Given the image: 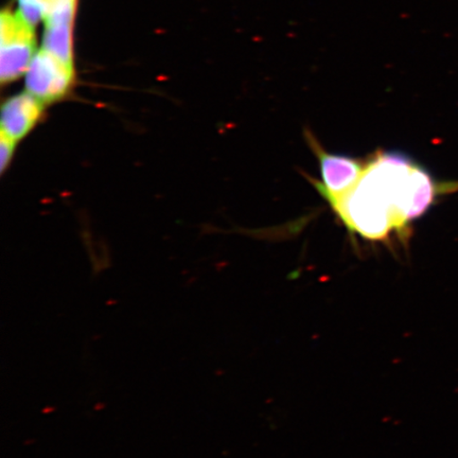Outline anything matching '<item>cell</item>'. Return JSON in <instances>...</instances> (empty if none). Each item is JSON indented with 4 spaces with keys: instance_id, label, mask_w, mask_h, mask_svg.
I'll list each match as a JSON object with an SVG mask.
<instances>
[{
    "instance_id": "obj_5",
    "label": "cell",
    "mask_w": 458,
    "mask_h": 458,
    "mask_svg": "<svg viewBox=\"0 0 458 458\" xmlns=\"http://www.w3.org/2000/svg\"><path fill=\"white\" fill-rule=\"evenodd\" d=\"M45 105L28 91L11 97L2 108V133L17 142L42 119Z\"/></svg>"
},
{
    "instance_id": "obj_2",
    "label": "cell",
    "mask_w": 458,
    "mask_h": 458,
    "mask_svg": "<svg viewBox=\"0 0 458 458\" xmlns=\"http://www.w3.org/2000/svg\"><path fill=\"white\" fill-rule=\"evenodd\" d=\"M33 28L20 11L15 13L10 10L3 11L0 16V80L3 85L24 76L30 66L36 55Z\"/></svg>"
},
{
    "instance_id": "obj_6",
    "label": "cell",
    "mask_w": 458,
    "mask_h": 458,
    "mask_svg": "<svg viewBox=\"0 0 458 458\" xmlns=\"http://www.w3.org/2000/svg\"><path fill=\"white\" fill-rule=\"evenodd\" d=\"M77 2L63 4L46 17L42 49L73 65L72 29Z\"/></svg>"
},
{
    "instance_id": "obj_1",
    "label": "cell",
    "mask_w": 458,
    "mask_h": 458,
    "mask_svg": "<svg viewBox=\"0 0 458 458\" xmlns=\"http://www.w3.org/2000/svg\"><path fill=\"white\" fill-rule=\"evenodd\" d=\"M442 194V182L405 154L377 152L356 186L327 200L348 229L382 242L394 231L408 233Z\"/></svg>"
},
{
    "instance_id": "obj_4",
    "label": "cell",
    "mask_w": 458,
    "mask_h": 458,
    "mask_svg": "<svg viewBox=\"0 0 458 458\" xmlns=\"http://www.w3.org/2000/svg\"><path fill=\"white\" fill-rule=\"evenodd\" d=\"M308 140L319 160L323 182H312L322 197L326 199L339 198L357 185L363 174L365 164L349 157L326 152L311 135H308Z\"/></svg>"
},
{
    "instance_id": "obj_8",
    "label": "cell",
    "mask_w": 458,
    "mask_h": 458,
    "mask_svg": "<svg viewBox=\"0 0 458 458\" xmlns=\"http://www.w3.org/2000/svg\"><path fill=\"white\" fill-rule=\"evenodd\" d=\"M17 141L0 134V168L4 172L9 167L11 160L14 157Z\"/></svg>"
},
{
    "instance_id": "obj_3",
    "label": "cell",
    "mask_w": 458,
    "mask_h": 458,
    "mask_svg": "<svg viewBox=\"0 0 458 458\" xmlns=\"http://www.w3.org/2000/svg\"><path fill=\"white\" fill-rule=\"evenodd\" d=\"M25 76L26 91L45 106L64 99L76 81L74 65L67 64L44 49L34 55Z\"/></svg>"
},
{
    "instance_id": "obj_7",
    "label": "cell",
    "mask_w": 458,
    "mask_h": 458,
    "mask_svg": "<svg viewBox=\"0 0 458 458\" xmlns=\"http://www.w3.org/2000/svg\"><path fill=\"white\" fill-rule=\"evenodd\" d=\"M19 2L22 7L41 14L44 19L60 5L72 0H19Z\"/></svg>"
}]
</instances>
